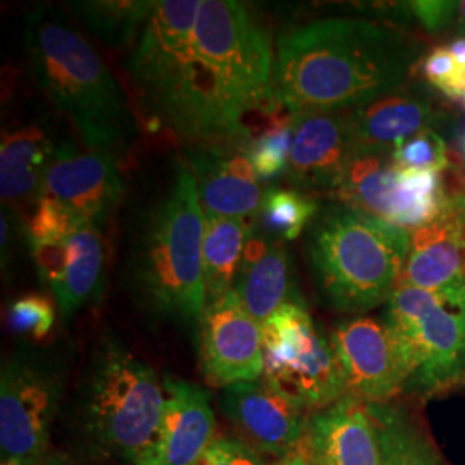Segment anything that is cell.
Returning a JSON list of instances; mask_svg holds the SVG:
<instances>
[{
  "label": "cell",
  "mask_w": 465,
  "mask_h": 465,
  "mask_svg": "<svg viewBox=\"0 0 465 465\" xmlns=\"http://www.w3.org/2000/svg\"><path fill=\"white\" fill-rule=\"evenodd\" d=\"M412 44L367 19L326 17L284 32L274 55V94L290 116L347 113L401 88Z\"/></svg>",
  "instance_id": "1"
},
{
  "label": "cell",
  "mask_w": 465,
  "mask_h": 465,
  "mask_svg": "<svg viewBox=\"0 0 465 465\" xmlns=\"http://www.w3.org/2000/svg\"><path fill=\"white\" fill-rule=\"evenodd\" d=\"M274 55L271 35L247 4L202 0L193 30L202 147L245 143L255 121L276 113Z\"/></svg>",
  "instance_id": "2"
},
{
  "label": "cell",
  "mask_w": 465,
  "mask_h": 465,
  "mask_svg": "<svg viewBox=\"0 0 465 465\" xmlns=\"http://www.w3.org/2000/svg\"><path fill=\"white\" fill-rule=\"evenodd\" d=\"M25 45L35 78L84 147L116 153L136 134L128 97L99 52L52 5L30 11Z\"/></svg>",
  "instance_id": "3"
},
{
  "label": "cell",
  "mask_w": 465,
  "mask_h": 465,
  "mask_svg": "<svg viewBox=\"0 0 465 465\" xmlns=\"http://www.w3.org/2000/svg\"><path fill=\"white\" fill-rule=\"evenodd\" d=\"M203 230L195 178L178 161L169 190L147 211L128 253L132 292L150 312L199 324L207 309Z\"/></svg>",
  "instance_id": "4"
},
{
  "label": "cell",
  "mask_w": 465,
  "mask_h": 465,
  "mask_svg": "<svg viewBox=\"0 0 465 465\" xmlns=\"http://www.w3.org/2000/svg\"><path fill=\"white\" fill-rule=\"evenodd\" d=\"M74 420L90 453L152 465L166 391L152 367L116 336H102L76 386Z\"/></svg>",
  "instance_id": "5"
},
{
  "label": "cell",
  "mask_w": 465,
  "mask_h": 465,
  "mask_svg": "<svg viewBox=\"0 0 465 465\" xmlns=\"http://www.w3.org/2000/svg\"><path fill=\"white\" fill-rule=\"evenodd\" d=\"M411 232L343 205L319 214L307 255L317 286L336 311L362 314L388 302L409 257Z\"/></svg>",
  "instance_id": "6"
},
{
  "label": "cell",
  "mask_w": 465,
  "mask_h": 465,
  "mask_svg": "<svg viewBox=\"0 0 465 465\" xmlns=\"http://www.w3.org/2000/svg\"><path fill=\"white\" fill-rule=\"evenodd\" d=\"M202 0L153 2L128 59L147 116L184 143L202 147L203 128L193 82V30Z\"/></svg>",
  "instance_id": "7"
},
{
  "label": "cell",
  "mask_w": 465,
  "mask_h": 465,
  "mask_svg": "<svg viewBox=\"0 0 465 465\" xmlns=\"http://www.w3.org/2000/svg\"><path fill=\"white\" fill-rule=\"evenodd\" d=\"M384 324L409 376L407 388L434 391L465 378V282L440 290L399 286Z\"/></svg>",
  "instance_id": "8"
},
{
  "label": "cell",
  "mask_w": 465,
  "mask_h": 465,
  "mask_svg": "<svg viewBox=\"0 0 465 465\" xmlns=\"http://www.w3.org/2000/svg\"><path fill=\"white\" fill-rule=\"evenodd\" d=\"M66 386V366L49 350L21 345L0 374L2 464L44 465Z\"/></svg>",
  "instance_id": "9"
},
{
  "label": "cell",
  "mask_w": 465,
  "mask_h": 465,
  "mask_svg": "<svg viewBox=\"0 0 465 465\" xmlns=\"http://www.w3.org/2000/svg\"><path fill=\"white\" fill-rule=\"evenodd\" d=\"M262 380L302 409L321 411L347 395L331 338L321 331L303 302L286 303L262 326Z\"/></svg>",
  "instance_id": "10"
},
{
  "label": "cell",
  "mask_w": 465,
  "mask_h": 465,
  "mask_svg": "<svg viewBox=\"0 0 465 465\" xmlns=\"http://www.w3.org/2000/svg\"><path fill=\"white\" fill-rule=\"evenodd\" d=\"M199 330L200 371L207 384L223 390L264 376L262 326L234 290L207 303Z\"/></svg>",
  "instance_id": "11"
},
{
  "label": "cell",
  "mask_w": 465,
  "mask_h": 465,
  "mask_svg": "<svg viewBox=\"0 0 465 465\" xmlns=\"http://www.w3.org/2000/svg\"><path fill=\"white\" fill-rule=\"evenodd\" d=\"M123 195L116 153L80 147L69 140L55 147L40 197L54 200L73 216L102 228Z\"/></svg>",
  "instance_id": "12"
},
{
  "label": "cell",
  "mask_w": 465,
  "mask_h": 465,
  "mask_svg": "<svg viewBox=\"0 0 465 465\" xmlns=\"http://www.w3.org/2000/svg\"><path fill=\"white\" fill-rule=\"evenodd\" d=\"M330 338L350 397L380 405L407 388V371L384 321L351 317L340 322Z\"/></svg>",
  "instance_id": "13"
},
{
  "label": "cell",
  "mask_w": 465,
  "mask_h": 465,
  "mask_svg": "<svg viewBox=\"0 0 465 465\" xmlns=\"http://www.w3.org/2000/svg\"><path fill=\"white\" fill-rule=\"evenodd\" d=\"M30 250L36 272L49 286L64 319H71L100 299L107 271V252L100 226L82 223L64 238L34 243Z\"/></svg>",
  "instance_id": "14"
},
{
  "label": "cell",
  "mask_w": 465,
  "mask_h": 465,
  "mask_svg": "<svg viewBox=\"0 0 465 465\" xmlns=\"http://www.w3.org/2000/svg\"><path fill=\"white\" fill-rule=\"evenodd\" d=\"M221 409L240 441L276 460L297 451L307 432V411L262 378L223 388Z\"/></svg>",
  "instance_id": "15"
},
{
  "label": "cell",
  "mask_w": 465,
  "mask_h": 465,
  "mask_svg": "<svg viewBox=\"0 0 465 465\" xmlns=\"http://www.w3.org/2000/svg\"><path fill=\"white\" fill-rule=\"evenodd\" d=\"M203 214L247 219L259 214L264 192L243 143L186 150Z\"/></svg>",
  "instance_id": "16"
},
{
  "label": "cell",
  "mask_w": 465,
  "mask_h": 465,
  "mask_svg": "<svg viewBox=\"0 0 465 465\" xmlns=\"http://www.w3.org/2000/svg\"><path fill=\"white\" fill-rule=\"evenodd\" d=\"M464 282L465 188L447 193L440 214L411 232L399 286L440 290Z\"/></svg>",
  "instance_id": "17"
},
{
  "label": "cell",
  "mask_w": 465,
  "mask_h": 465,
  "mask_svg": "<svg viewBox=\"0 0 465 465\" xmlns=\"http://www.w3.org/2000/svg\"><path fill=\"white\" fill-rule=\"evenodd\" d=\"M299 450L316 465H382L381 440L369 405L350 395L309 417Z\"/></svg>",
  "instance_id": "18"
},
{
  "label": "cell",
  "mask_w": 465,
  "mask_h": 465,
  "mask_svg": "<svg viewBox=\"0 0 465 465\" xmlns=\"http://www.w3.org/2000/svg\"><path fill=\"white\" fill-rule=\"evenodd\" d=\"M288 178L295 188L332 193L353 155L345 113L293 116Z\"/></svg>",
  "instance_id": "19"
},
{
  "label": "cell",
  "mask_w": 465,
  "mask_h": 465,
  "mask_svg": "<svg viewBox=\"0 0 465 465\" xmlns=\"http://www.w3.org/2000/svg\"><path fill=\"white\" fill-rule=\"evenodd\" d=\"M164 416L152 465H197L217 438L211 395L193 382L164 376Z\"/></svg>",
  "instance_id": "20"
},
{
  "label": "cell",
  "mask_w": 465,
  "mask_h": 465,
  "mask_svg": "<svg viewBox=\"0 0 465 465\" xmlns=\"http://www.w3.org/2000/svg\"><path fill=\"white\" fill-rule=\"evenodd\" d=\"M353 152L395 153L436 121L431 102L417 90L399 88L345 113Z\"/></svg>",
  "instance_id": "21"
},
{
  "label": "cell",
  "mask_w": 465,
  "mask_h": 465,
  "mask_svg": "<svg viewBox=\"0 0 465 465\" xmlns=\"http://www.w3.org/2000/svg\"><path fill=\"white\" fill-rule=\"evenodd\" d=\"M234 292L261 326L282 305L302 302L293 262L282 242L257 228L252 232Z\"/></svg>",
  "instance_id": "22"
},
{
  "label": "cell",
  "mask_w": 465,
  "mask_h": 465,
  "mask_svg": "<svg viewBox=\"0 0 465 465\" xmlns=\"http://www.w3.org/2000/svg\"><path fill=\"white\" fill-rule=\"evenodd\" d=\"M49 134L38 126H25L2 134L0 197L4 205L36 203L55 150Z\"/></svg>",
  "instance_id": "23"
},
{
  "label": "cell",
  "mask_w": 465,
  "mask_h": 465,
  "mask_svg": "<svg viewBox=\"0 0 465 465\" xmlns=\"http://www.w3.org/2000/svg\"><path fill=\"white\" fill-rule=\"evenodd\" d=\"M399 167L393 153L353 152L331 195L340 205L391 224Z\"/></svg>",
  "instance_id": "24"
},
{
  "label": "cell",
  "mask_w": 465,
  "mask_h": 465,
  "mask_svg": "<svg viewBox=\"0 0 465 465\" xmlns=\"http://www.w3.org/2000/svg\"><path fill=\"white\" fill-rule=\"evenodd\" d=\"M203 282L207 303L234 290L242 259L253 232V223L238 217L203 214Z\"/></svg>",
  "instance_id": "25"
},
{
  "label": "cell",
  "mask_w": 465,
  "mask_h": 465,
  "mask_svg": "<svg viewBox=\"0 0 465 465\" xmlns=\"http://www.w3.org/2000/svg\"><path fill=\"white\" fill-rule=\"evenodd\" d=\"M84 30L109 49H123L140 36L153 2L145 0H76L67 4Z\"/></svg>",
  "instance_id": "26"
},
{
  "label": "cell",
  "mask_w": 465,
  "mask_h": 465,
  "mask_svg": "<svg viewBox=\"0 0 465 465\" xmlns=\"http://www.w3.org/2000/svg\"><path fill=\"white\" fill-rule=\"evenodd\" d=\"M369 411L380 432L382 465H445L430 440L399 407L380 403L369 405Z\"/></svg>",
  "instance_id": "27"
},
{
  "label": "cell",
  "mask_w": 465,
  "mask_h": 465,
  "mask_svg": "<svg viewBox=\"0 0 465 465\" xmlns=\"http://www.w3.org/2000/svg\"><path fill=\"white\" fill-rule=\"evenodd\" d=\"M319 213L316 200L297 188L272 186L264 192L259 211L262 230L278 242L297 240Z\"/></svg>",
  "instance_id": "28"
},
{
  "label": "cell",
  "mask_w": 465,
  "mask_h": 465,
  "mask_svg": "<svg viewBox=\"0 0 465 465\" xmlns=\"http://www.w3.org/2000/svg\"><path fill=\"white\" fill-rule=\"evenodd\" d=\"M293 116L276 119L262 134L253 136L249 145H245L259 180L267 182L288 173L293 143Z\"/></svg>",
  "instance_id": "29"
},
{
  "label": "cell",
  "mask_w": 465,
  "mask_h": 465,
  "mask_svg": "<svg viewBox=\"0 0 465 465\" xmlns=\"http://www.w3.org/2000/svg\"><path fill=\"white\" fill-rule=\"evenodd\" d=\"M393 161L400 169L440 173L449 169V149L440 134L432 130H426L407 140L393 153Z\"/></svg>",
  "instance_id": "30"
},
{
  "label": "cell",
  "mask_w": 465,
  "mask_h": 465,
  "mask_svg": "<svg viewBox=\"0 0 465 465\" xmlns=\"http://www.w3.org/2000/svg\"><path fill=\"white\" fill-rule=\"evenodd\" d=\"M7 321L11 330L17 334L32 340H44L52 331L55 311L52 302L44 295H23L11 302Z\"/></svg>",
  "instance_id": "31"
},
{
  "label": "cell",
  "mask_w": 465,
  "mask_h": 465,
  "mask_svg": "<svg viewBox=\"0 0 465 465\" xmlns=\"http://www.w3.org/2000/svg\"><path fill=\"white\" fill-rule=\"evenodd\" d=\"M422 71L428 82L449 99L464 97L465 67L459 66L449 49L438 47L424 59Z\"/></svg>",
  "instance_id": "32"
},
{
  "label": "cell",
  "mask_w": 465,
  "mask_h": 465,
  "mask_svg": "<svg viewBox=\"0 0 465 465\" xmlns=\"http://www.w3.org/2000/svg\"><path fill=\"white\" fill-rule=\"evenodd\" d=\"M197 465H267L255 450L250 449L238 438L217 436L214 443L205 450Z\"/></svg>",
  "instance_id": "33"
},
{
  "label": "cell",
  "mask_w": 465,
  "mask_h": 465,
  "mask_svg": "<svg viewBox=\"0 0 465 465\" xmlns=\"http://www.w3.org/2000/svg\"><path fill=\"white\" fill-rule=\"evenodd\" d=\"M460 2H441V0H422L409 2V9L430 32H440L459 16Z\"/></svg>",
  "instance_id": "34"
},
{
  "label": "cell",
  "mask_w": 465,
  "mask_h": 465,
  "mask_svg": "<svg viewBox=\"0 0 465 465\" xmlns=\"http://www.w3.org/2000/svg\"><path fill=\"white\" fill-rule=\"evenodd\" d=\"M0 249H2V267L5 269V262H9L11 257V247H13V224H11V214L2 209V217H0Z\"/></svg>",
  "instance_id": "35"
},
{
  "label": "cell",
  "mask_w": 465,
  "mask_h": 465,
  "mask_svg": "<svg viewBox=\"0 0 465 465\" xmlns=\"http://www.w3.org/2000/svg\"><path fill=\"white\" fill-rule=\"evenodd\" d=\"M272 465H316L302 450H297L286 457H282L280 460H276Z\"/></svg>",
  "instance_id": "36"
},
{
  "label": "cell",
  "mask_w": 465,
  "mask_h": 465,
  "mask_svg": "<svg viewBox=\"0 0 465 465\" xmlns=\"http://www.w3.org/2000/svg\"><path fill=\"white\" fill-rule=\"evenodd\" d=\"M449 50L451 52L455 63H457L459 66L465 67V36H460V38L453 40Z\"/></svg>",
  "instance_id": "37"
},
{
  "label": "cell",
  "mask_w": 465,
  "mask_h": 465,
  "mask_svg": "<svg viewBox=\"0 0 465 465\" xmlns=\"http://www.w3.org/2000/svg\"><path fill=\"white\" fill-rule=\"evenodd\" d=\"M457 21H459L460 32H464L465 34V0L459 4V19H457Z\"/></svg>",
  "instance_id": "38"
},
{
  "label": "cell",
  "mask_w": 465,
  "mask_h": 465,
  "mask_svg": "<svg viewBox=\"0 0 465 465\" xmlns=\"http://www.w3.org/2000/svg\"><path fill=\"white\" fill-rule=\"evenodd\" d=\"M44 465H74V464H67V462H63L61 459H49L47 462Z\"/></svg>",
  "instance_id": "39"
},
{
  "label": "cell",
  "mask_w": 465,
  "mask_h": 465,
  "mask_svg": "<svg viewBox=\"0 0 465 465\" xmlns=\"http://www.w3.org/2000/svg\"><path fill=\"white\" fill-rule=\"evenodd\" d=\"M462 100H464V104H465V90H464V97H462Z\"/></svg>",
  "instance_id": "40"
},
{
  "label": "cell",
  "mask_w": 465,
  "mask_h": 465,
  "mask_svg": "<svg viewBox=\"0 0 465 465\" xmlns=\"http://www.w3.org/2000/svg\"><path fill=\"white\" fill-rule=\"evenodd\" d=\"M464 152H465V138H464Z\"/></svg>",
  "instance_id": "41"
}]
</instances>
